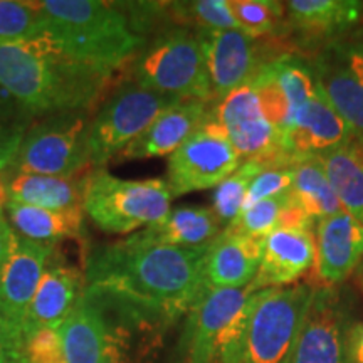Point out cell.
<instances>
[{"mask_svg":"<svg viewBox=\"0 0 363 363\" xmlns=\"http://www.w3.org/2000/svg\"><path fill=\"white\" fill-rule=\"evenodd\" d=\"M207 247L145 244L133 235L91 247L84 291L110 310L169 330L206 286Z\"/></svg>","mask_w":363,"mask_h":363,"instance_id":"obj_1","label":"cell"},{"mask_svg":"<svg viewBox=\"0 0 363 363\" xmlns=\"http://www.w3.org/2000/svg\"><path fill=\"white\" fill-rule=\"evenodd\" d=\"M113 76L74 61L45 35L0 43V86L34 118L96 110Z\"/></svg>","mask_w":363,"mask_h":363,"instance_id":"obj_2","label":"cell"},{"mask_svg":"<svg viewBox=\"0 0 363 363\" xmlns=\"http://www.w3.org/2000/svg\"><path fill=\"white\" fill-rule=\"evenodd\" d=\"M45 35L66 56L115 76L131 65L145 45L116 2L103 0H43Z\"/></svg>","mask_w":363,"mask_h":363,"instance_id":"obj_3","label":"cell"},{"mask_svg":"<svg viewBox=\"0 0 363 363\" xmlns=\"http://www.w3.org/2000/svg\"><path fill=\"white\" fill-rule=\"evenodd\" d=\"M313 293L308 281L252 293L220 363H289Z\"/></svg>","mask_w":363,"mask_h":363,"instance_id":"obj_4","label":"cell"},{"mask_svg":"<svg viewBox=\"0 0 363 363\" xmlns=\"http://www.w3.org/2000/svg\"><path fill=\"white\" fill-rule=\"evenodd\" d=\"M131 79L180 99L214 101L211 78L197 30L165 27L131 61Z\"/></svg>","mask_w":363,"mask_h":363,"instance_id":"obj_5","label":"cell"},{"mask_svg":"<svg viewBox=\"0 0 363 363\" xmlns=\"http://www.w3.org/2000/svg\"><path fill=\"white\" fill-rule=\"evenodd\" d=\"M172 194L165 179L123 180L106 170L84 177L83 208L94 225L110 234H131L163 220Z\"/></svg>","mask_w":363,"mask_h":363,"instance_id":"obj_6","label":"cell"},{"mask_svg":"<svg viewBox=\"0 0 363 363\" xmlns=\"http://www.w3.org/2000/svg\"><path fill=\"white\" fill-rule=\"evenodd\" d=\"M177 101L180 98L148 89L133 79L116 86L89 121L86 138L89 165L99 169L120 155L163 110Z\"/></svg>","mask_w":363,"mask_h":363,"instance_id":"obj_7","label":"cell"},{"mask_svg":"<svg viewBox=\"0 0 363 363\" xmlns=\"http://www.w3.org/2000/svg\"><path fill=\"white\" fill-rule=\"evenodd\" d=\"M89 113L56 111L35 118L9 169L16 174L76 177L89 167Z\"/></svg>","mask_w":363,"mask_h":363,"instance_id":"obj_8","label":"cell"},{"mask_svg":"<svg viewBox=\"0 0 363 363\" xmlns=\"http://www.w3.org/2000/svg\"><path fill=\"white\" fill-rule=\"evenodd\" d=\"M247 288H208L187 313L180 338L182 363H220L222 352L238 333L249 296Z\"/></svg>","mask_w":363,"mask_h":363,"instance_id":"obj_9","label":"cell"},{"mask_svg":"<svg viewBox=\"0 0 363 363\" xmlns=\"http://www.w3.org/2000/svg\"><path fill=\"white\" fill-rule=\"evenodd\" d=\"M240 158L214 113L172 153L167 185L172 197L216 189L239 169Z\"/></svg>","mask_w":363,"mask_h":363,"instance_id":"obj_10","label":"cell"},{"mask_svg":"<svg viewBox=\"0 0 363 363\" xmlns=\"http://www.w3.org/2000/svg\"><path fill=\"white\" fill-rule=\"evenodd\" d=\"M195 30V29H194ZM214 101L251 81L266 62L293 52L283 38H251L240 30L197 29Z\"/></svg>","mask_w":363,"mask_h":363,"instance_id":"obj_11","label":"cell"},{"mask_svg":"<svg viewBox=\"0 0 363 363\" xmlns=\"http://www.w3.org/2000/svg\"><path fill=\"white\" fill-rule=\"evenodd\" d=\"M306 59L318 89L363 145V51L358 35L326 45Z\"/></svg>","mask_w":363,"mask_h":363,"instance_id":"obj_12","label":"cell"},{"mask_svg":"<svg viewBox=\"0 0 363 363\" xmlns=\"http://www.w3.org/2000/svg\"><path fill=\"white\" fill-rule=\"evenodd\" d=\"M363 24L360 0H291L284 4L283 39L303 57L353 38Z\"/></svg>","mask_w":363,"mask_h":363,"instance_id":"obj_13","label":"cell"},{"mask_svg":"<svg viewBox=\"0 0 363 363\" xmlns=\"http://www.w3.org/2000/svg\"><path fill=\"white\" fill-rule=\"evenodd\" d=\"M212 113L225 130L242 162L278 167L281 131L271 123L252 81L212 103Z\"/></svg>","mask_w":363,"mask_h":363,"instance_id":"obj_14","label":"cell"},{"mask_svg":"<svg viewBox=\"0 0 363 363\" xmlns=\"http://www.w3.org/2000/svg\"><path fill=\"white\" fill-rule=\"evenodd\" d=\"M350 140L352 130L318 89L281 130L278 167H293L310 158H320Z\"/></svg>","mask_w":363,"mask_h":363,"instance_id":"obj_15","label":"cell"},{"mask_svg":"<svg viewBox=\"0 0 363 363\" xmlns=\"http://www.w3.org/2000/svg\"><path fill=\"white\" fill-rule=\"evenodd\" d=\"M348 328L338 288H315L289 363H347Z\"/></svg>","mask_w":363,"mask_h":363,"instance_id":"obj_16","label":"cell"},{"mask_svg":"<svg viewBox=\"0 0 363 363\" xmlns=\"http://www.w3.org/2000/svg\"><path fill=\"white\" fill-rule=\"evenodd\" d=\"M251 81L266 116L279 131L318 93L310 61L296 52H284L271 59Z\"/></svg>","mask_w":363,"mask_h":363,"instance_id":"obj_17","label":"cell"},{"mask_svg":"<svg viewBox=\"0 0 363 363\" xmlns=\"http://www.w3.org/2000/svg\"><path fill=\"white\" fill-rule=\"evenodd\" d=\"M313 288H338L363 262V225L345 211L316 222Z\"/></svg>","mask_w":363,"mask_h":363,"instance_id":"obj_18","label":"cell"},{"mask_svg":"<svg viewBox=\"0 0 363 363\" xmlns=\"http://www.w3.org/2000/svg\"><path fill=\"white\" fill-rule=\"evenodd\" d=\"M316 257L315 229L283 227L261 239V262L249 289L252 293L267 288L296 284L313 271Z\"/></svg>","mask_w":363,"mask_h":363,"instance_id":"obj_19","label":"cell"},{"mask_svg":"<svg viewBox=\"0 0 363 363\" xmlns=\"http://www.w3.org/2000/svg\"><path fill=\"white\" fill-rule=\"evenodd\" d=\"M84 286V271L56 256L54 251L22 320L26 340L44 328H57L79 301Z\"/></svg>","mask_w":363,"mask_h":363,"instance_id":"obj_20","label":"cell"},{"mask_svg":"<svg viewBox=\"0 0 363 363\" xmlns=\"http://www.w3.org/2000/svg\"><path fill=\"white\" fill-rule=\"evenodd\" d=\"M54 251L56 246L52 244L35 242L19 234L16 235L11 256L0 272V313L21 328Z\"/></svg>","mask_w":363,"mask_h":363,"instance_id":"obj_21","label":"cell"},{"mask_svg":"<svg viewBox=\"0 0 363 363\" xmlns=\"http://www.w3.org/2000/svg\"><path fill=\"white\" fill-rule=\"evenodd\" d=\"M214 101L180 99L163 110L152 125L135 138L123 152L121 160H148L172 155L212 111Z\"/></svg>","mask_w":363,"mask_h":363,"instance_id":"obj_22","label":"cell"},{"mask_svg":"<svg viewBox=\"0 0 363 363\" xmlns=\"http://www.w3.org/2000/svg\"><path fill=\"white\" fill-rule=\"evenodd\" d=\"M259 262L261 240L222 229L207 247L203 284L208 288H247L256 278Z\"/></svg>","mask_w":363,"mask_h":363,"instance_id":"obj_23","label":"cell"},{"mask_svg":"<svg viewBox=\"0 0 363 363\" xmlns=\"http://www.w3.org/2000/svg\"><path fill=\"white\" fill-rule=\"evenodd\" d=\"M103 310L106 315V342L99 363H157L165 328L106 306Z\"/></svg>","mask_w":363,"mask_h":363,"instance_id":"obj_24","label":"cell"},{"mask_svg":"<svg viewBox=\"0 0 363 363\" xmlns=\"http://www.w3.org/2000/svg\"><path fill=\"white\" fill-rule=\"evenodd\" d=\"M66 363H99L106 342V315L98 299L83 291L57 326Z\"/></svg>","mask_w":363,"mask_h":363,"instance_id":"obj_25","label":"cell"},{"mask_svg":"<svg viewBox=\"0 0 363 363\" xmlns=\"http://www.w3.org/2000/svg\"><path fill=\"white\" fill-rule=\"evenodd\" d=\"M222 233L214 211L202 206H182L167 214L157 224L131 234L145 244H162L175 247H203Z\"/></svg>","mask_w":363,"mask_h":363,"instance_id":"obj_26","label":"cell"},{"mask_svg":"<svg viewBox=\"0 0 363 363\" xmlns=\"http://www.w3.org/2000/svg\"><path fill=\"white\" fill-rule=\"evenodd\" d=\"M84 177L16 174L7 182L9 201L59 212L83 208Z\"/></svg>","mask_w":363,"mask_h":363,"instance_id":"obj_27","label":"cell"},{"mask_svg":"<svg viewBox=\"0 0 363 363\" xmlns=\"http://www.w3.org/2000/svg\"><path fill=\"white\" fill-rule=\"evenodd\" d=\"M6 211L12 229L26 239L52 246L65 239H84L83 208L59 212L9 201Z\"/></svg>","mask_w":363,"mask_h":363,"instance_id":"obj_28","label":"cell"},{"mask_svg":"<svg viewBox=\"0 0 363 363\" xmlns=\"http://www.w3.org/2000/svg\"><path fill=\"white\" fill-rule=\"evenodd\" d=\"M316 222L298 206L291 192L266 199L240 211V214L224 229L261 240L272 230L283 227H306L315 229Z\"/></svg>","mask_w":363,"mask_h":363,"instance_id":"obj_29","label":"cell"},{"mask_svg":"<svg viewBox=\"0 0 363 363\" xmlns=\"http://www.w3.org/2000/svg\"><path fill=\"white\" fill-rule=\"evenodd\" d=\"M320 158L343 211L363 225V145L353 138Z\"/></svg>","mask_w":363,"mask_h":363,"instance_id":"obj_30","label":"cell"},{"mask_svg":"<svg viewBox=\"0 0 363 363\" xmlns=\"http://www.w3.org/2000/svg\"><path fill=\"white\" fill-rule=\"evenodd\" d=\"M291 174L293 199L313 220L318 222L343 211L321 158H310L296 163L291 167Z\"/></svg>","mask_w":363,"mask_h":363,"instance_id":"obj_31","label":"cell"},{"mask_svg":"<svg viewBox=\"0 0 363 363\" xmlns=\"http://www.w3.org/2000/svg\"><path fill=\"white\" fill-rule=\"evenodd\" d=\"M172 24L189 29L240 30L235 21L230 0H195V2H170Z\"/></svg>","mask_w":363,"mask_h":363,"instance_id":"obj_32","label":"cell"},{"mask_svg":"<svg viewBox=\"0 0 363 363\" xmlns=\"http://www.w3.org/2000/svg\"><path fill=\"white\" fill-rule=\"evenodd\" d=\"M264 169L266 165H262L257 160L242 162L234 174H230L214 189L211 208L219 219L222 229L229 225L240 214L252 180Z\"/></svg>","mask_w":363,"mask_h":363,"instance_id":"obj_33","label":"cell"},{"mask_svg":"<svg viewBox=\"0 0 363 363\" xmlns=\"http://www.w3.org/2000/svg\"><path fill=\"white\" fill-rule=\"evenodd\" d=\"M235 21L251 38H283L284 4L274 0H230Z\"/></svg>","mask_w":363,"mask_h":363,"instance_id":"obj_34","label":"cell"},{"mask_svg":"<svg viewBox=\"0 0 363 363\" xmlns=\"http://www.w3.org/2000/svg\"><path fill=\"white\" fill-rule=\"evenodd\" d=\"M35 118L0 86V170H6Z\"/></svg>","mask_w":363,"mask_h":363,"instance_id":"obj_35","label":"cell"},{"mask_svg":"<svg viewBox=\"0 0 363 363\" xmlns=\"http://www.w3.org/2000/svg\"><path fill=\"white\" fill-rule=\"evenodd\" d=\"M44 19L35 2L0 0V43L43 35Z\"/></svg>","mask_w":363,"mask_h":363,"instance_id":"obj_36","label":"cell"},{"mask_svg":"<svg viewBox=\"0 0 363 363\" xmlns=\"http://www.w3.org/2000/svg\"><path fill=\"white\" fill-rule=\"evenodd\" d=\"M293 174L291 167H266L252 180L251 187L247 190L244 208L254 206V203L266 201V199L278 197V195L291 192Z\"/></svg>","mask_w":363,"mask_h":363,"instance_id":"obj_37","label":"cell"},{"mask_svg":"<svg viewBox=\"0 0 363 363\" xmlns=\"http://www.w3.org/2000/svg\"><path fill=\"white\" fill-rule=\"evenodd\" d=\"M26 363H66L57 328H44L26 340Z\"/></svg>","mask_w":363,"mask_h":363,"instance_id":"obj_38","label":"cell"},{"mask_svg":"<svg viewBox=\"0 0 363 363\" xmlns=\"http://www.w3.org/2000/svg\"><path fill=\"white\" fill-rule=\"evenodd\" d=\"M0 363H26V335L0 313Z\"/></svg>","mask_w":363,"mask_h":363,"instance_id":"obj_39","label":"cell"},{"mask_svg":"<svg viewBox=\"0 0 363 363\" xmlns=\"http://www.w3.org/2000/svg\"><path fill=\"white\" fill-rule=\"evenodd\" d=\"M347 363H363V321L350 325L347 331Z\"/></svg>","mask_w":363,"mask_h":363,"instance_id":"obj_40","label":"cell"},{"mask_svg":"<svg viewBox=\"0 0 363 363\" xmlns=\"http://www.w3.org/2000/svg\"><path fill=\"white\" fill-rule=\"evenodd\" d=\"M16 230L12 229L7 217L0 214V272H2L9 256H11L13 244H16Z\"/></svg>","mask_w":363,"mask_h":363,"instance_id":"obj_41","label":"cell"},{"mask_svg":"<svg viewBox=\"0 0 363 363\" xmlns=\"http://www.w3.org/2000/svg\"><path fill=\"white\" fill-rule=\"evenodd\" d=\"M7 202H9L7 184H4V180L0 179V214H4V211H6Z\"/></svg>","mask_w":363,"mask_h":363,"instance_id":"obj_42","label":"cell"},{"mask_svg":"<svg viewBox=\"0 0 363 363\" xmlns=\"http://www.w3.org/2000/svg\"><path fill=\"white\" fill-rule=\"evenodd\" d=\"M353 278H355V283L358 284V288H360V291L363 293V262L360 264V267L355 271Z\"/></svg>","mask_w":363,"mask_h":363,"instance_id":"obj_43","label":"cell"},{"mask_svg":"<svg viewBox=\"0 0 363 363\" xmlns=\"http://www.w3.org/2000/svg\"><path fill=\"white\" fill-rule=\"evenodd\" d=\"M358 40H360V48H362V51H363V38H358Z\"/></svg>","mask_w":363,"mask_h":363,"instance_id":"obj_44","label":"cell"}]
</instances>
